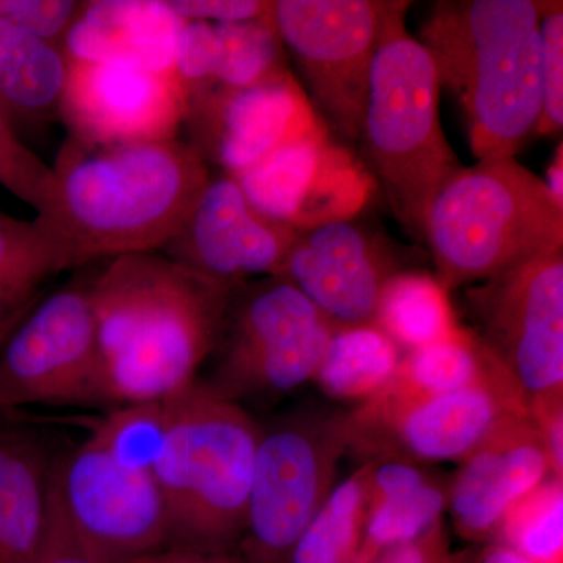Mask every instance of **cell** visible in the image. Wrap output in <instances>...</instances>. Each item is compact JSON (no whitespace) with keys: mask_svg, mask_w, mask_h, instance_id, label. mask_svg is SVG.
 <instances>
[{"mask_svg":"<svg viewBox=\"0 0 563 563\" xmlns=\"http://www.w3.org/2000/svg\"><path fill=\"white\" fill-rule=\"evenodd\" d=\"M54 190L36 217L63 272L141 252H161L188 220L210 180L185 140L84 144L68 139Z\"/></svg>","mask_w":563,"mask_h":563,"instance_id":"1","label":"cell"},{"mask_svg":"<svg viewBox=\"0 0 563 563\" xmlns=\"http://www.w3.org/2000/svg\"><path fill=\"white\" fill-rule=\"evenodd\" d=\"M99 357L113 409L158 402L198 383L232 288L162 252L121 255L88 279Z\"/></svg>","mask_w":563,"mask_h":563,"instance_id":"2","label":"cell"},{"mask_svg":"<svg viewBox=\"0 0 563 563\" xmlns=\"http://www.w3.org/2000/svg\"><path fill=\"white\" fill-rule=\"evenodd\" d=\"M418 41L440 87L461 103L477 162L515 157L536 133L542 102L537 0L433 3Z\"/></svg>","mask_w":563,"mask_h":563,"instance_id":"3","label":"cell"},{"mask_svg":"<svg viewBox=\"0 0 563 563\" xmlns=\"http://www.w3.org/2000/svg\"><path fill=\"white\" fill-rule=\"evenodd\" d=\"M165 402V440L152 474L165 503L168 547L232 553L246 523L261 426L206 384Z\"/></svg>","mask_w":563,"mask_h":563,"instance_id":"4","label":"cell"},{"mask_svg":"<svg viewBox=\"0 0 563 563\" xmlns=\"http://www.w3.org/2000/svg\"><path fill=\"white\" fill-rule=\"evenodd\" d=\"M404 3L388 22L369 73L361 139L363 163L402 228L422 240L426 213L463 165L440 122V81L431 55L406 31Z\"/></svg>","mask_w":563,"mask_h":563,"instance_id":"5","label":"cell"},{"mask_svg":"<svg viewBox=\"0 0 563 563\" xmlns=\"http://www.w3.org/2000/svg\"><path fill=\"white\" fill-rule=\"evenodd\" d=\"M422 242L453 291L563 250V207L515 157L477 162L439 191Z\"/></svg>","mask_w":563,"mask_h":563,"instance_id":"6","label":"cell"},{"mask_svg":"<svg viewBox=\"0 0 563 563\" xmlns=\"http://www.w3.org/2000/svg\"><path fill=\"white\" fill-rule=\"evenodd\" d=\"M331 322L279 276L232 288L207 387L229 401L284 395L313 380Z\"/></svg>","mask_w":563,"mask_h":563,"instance_id":"7","label":"cell"},{"mask_svg":"<svg viewBox=\"0 0 563 563\" xmlns=\"http://www.w3.org/2000/svg\"><path fill=\"white\" fill-rule=\"evenodd\" d=\"M406 2L276 0L273 21L299 85L335 139H361L369 73L388 22Z\"/></svg>","mask_w":563,"mask_h":563,"instance_id":"8","label":"cell"},{"mask_svg":"<svg viewBox=\"0 0 563 563\" xmlns=\"http://www.w3.org/2000/svg\"><path fill=\"white\" fill-rule=\"evenodd\" d=\"M346 454L339 415L292 413L261 428L242 563H288L292 548L333 488Z\"/></svg>","mask_w":563,"mask_h":563,"instance_id":"9","label":"cell"},{"mask_svg":"<svg viewBox=\"0 0 563 563\" xmlns=\"http://www.w3.org/2000/svg\"><path fill=\"white\" fill-rule=\"evenodd\" d=\"M510 413H529L512 377L443 395L380 391L340 413L346 453L368 462L431 465L461 463L493 426Z\"/></svg>","mask_w":563,"mask_h":563,"instance_id":"10","label":"cell"},{"mask_svg":"<svg viewBox=\"0 0 563 563\" xmlns=\"http://www.w3.org/2000/svg\"><path fill=\"white\" fill-rule=\"evenodd\" d=\"M0 404L113 409L88 279L44 292L0 346Z\"/></svg>","mask_w":563,"mask_h":563,"instance_id":"11","label":"cell"},{"mask_svg":"<svg viewBox=\"0 0 563 563\" xmlns=\"http://www.w3.org/2000/svg\"><path fill=\"white\" fill-rule=\"evenodd\" d=\"M466 307L528 406L563 399V250L474 285Z\"/></svg>","mask_w":563,"mask_h":563,"instance_id":"12","label":"cell"},{"mask_svg":"<svg viewBox=\"0 0 563 563\" xmlns=\"http://www.w3.org/2000/svg\"><path fill=\"white\" fill-rule=\"evenodd\" d=\"M52 496L69 525L113 563L168 547L154 474L125 465L92 435L57 454Z\"/></svg>","mask_w":563,"mask_h":563,"instance_id":"13","label":"cell"},{"mask_svg":"<svg viewBox=\"0 0 563 563\" xmlns=\"http://www.w3.org/2000/svg\"><path fill=\"white\" fill-rule=\"evenodd\" d=\"M231 177L252 209L295 232L358 217L376 187L362 158L325 125Z\"/></svg>","mask_w":563,"mask_h":563,"instance_id":"14","label":"cell"},{"mask_svg":"<svg viewBox=\"0 0 563 563\" xmlns=\"http://www.w3.org/2000/svg\"><path fill=\"white\" fill-rule=\"evenodd\" d=\"M321 125L288 68L250 87L207 85L190 92L181 131L207 165L236 176Z\"/></svg>","mask_w":563,"mask_h":563,"instance_id":"15","label":"cell"},{"mask_svg":"<svg viewBox=\"0 0 563 563\" xmlns=\"http://www.w3.org/2000/svg\"><path fill=\"white\" fill-rule=\"evenodd\" d=\"M402 272L395 243L358 214L296 232L277 276L340 331L374 324L385 285Z\"/></svg>","mask_w":563,"mask_h":563,"instance_id":"16","label":"cell"},{"mask_svg":"<svg viewBox=\"0 0 563 563\" xmlns=\"http://www.w3.org/2000/svg\"><path fill=\"white\" fill-rule=\"evenodd\" d=\"M187 103L176 74L124 62H68L58 118L69 139L84 144L176 140Z\"/></svg>","mask_w":563,"mask_h":563,"instance_id":"17","label":"cell"},{"mask_svg":"<svg viewBox=\"0 0 563 563\" xmlns=\"http://www.w3.org/2000/svg\"><path fill=\"white\" fill-rule=\"evenodd\" d=\"M295 235L252 209L233 177L218 173L161 252L203 279L233 288L277 276Z\"/></svg>","mask_w":563,"mask_h":563,"instance_id":"18","label":"cell"},{"mask_svg":"<svg viewBox=\"0 0 563 563\" xmlns=\"http://www.w3.org/2000/svg\"><path fill=\"white\" fill-rule=\"evenodd\" d=\"M548 476L550 457L529 413L506 415L450 481L455 532L468 542H492L510 507Z\"/></svg>","mask_w":563,"mask_h":563,"instance_id":"19","label":"cell"},{"mask_svg":"<svg viewBox=\"0 0 563 563\" xmlns=\"http://www.w3.org/2000/svg\"><path fill=\"white\" fill-rule=\"evenodd\" d=\"M184 24L169 0L81 2L62 52L68 62H124L174 74Z\"/></svg>","mask_w":563,"mask_h":563,"instance_id":"20","label":"cell"},{"mask_svg":"<svg viewBox=\"0 0 563 563\" xmlns=\"http://www.w3.org/2000/svg\"><path fill=\"white\" fill-rule=\"evenodd\" d=\"M57 454L14 412L0 418V563H32L38 553Z\"/></svg>","mask_w":563,"mask_h":563,"instance_id":"21","label":"cell"},{"mask_svg":"<svg viewBox=\"0 0 563 563\" xmlns=\"http://www.w3.org/2000/svg\"><path fill=\"white\" fill-rule=\"evenodd\" d=\"M368 463V507L361 547L352 563H368L385 550L420 539L443 521L450 501V481L424 466Z\"/></svg>","mask_w":563,"mask_h":563,"instance_id":"22","label":"cell"},{"mask_svg":"<svg viewBox=\"0 0 563 563\" xmlns=\"http://www.w3.org/2000/svg\"><path fill=\"white\" fill-rule=\"evenodd\" d=\"M68 60L58 47L0 18V109L13 122L58 117Z\"/></svg>","mask_w":563,"mask_h":563,"instance_id":"23","label":"cell"},{"mask_svg":"<svg viewBox=\"0 0 563 563\" xmlns=\"http://www.w3.org/2000/svg\"><path fill=\"white\" fill-rule=\"evenodd\" d=\"M62 272L60 254L38 217L0 213V346Z\"/></svg>","mask_w":563,"mask_h":563,"instance_id":"24","label":"cell"},{"mask_svg":"<svg viewBox=\"0 0 563 563\" xmlns=\"http://www.w3.org/2000/svg\"><path fill=\"white\" fill-rule=\"evenodd\" d=\"M507 377L512 374L495 352L473 329L462 325L450 339L402 354L390 384L383 391L443 395Z\"/></svg>","mask_w":563,"mask_h":563,"instance_id":"25","label":"cell"},{"mask_svg":"<svg viewBox=\"0 0 563 563\" xmlns=\"http://www.w3.org/2000/svg\"><path fill=\"white\" fill-rule=\"evenodd\" d=\"M374 325L404 354L450 339L462 329L450 291L435 276L413 269L396 274L385 285Z\"/></svg>","mask_w":563,"mask_h":563,"instance_id":"26","label":"cell"},{"mask_svg":"<svg viewBox=\"0 0 563 563\" xmlns=\"http://www.w3.org/2000/svg\"><path fill=\"white\" fill-rule=\"evenodd\" d=\"M402 351L377 325L333 332L313 383L329 398L365 402L390 384Z\"/></svg>","mask_w":563,"mask_h":563,"instance_id":"27","label":"cell"},{"mask_svg":"<svg viewBox=\"0 0 563 563\" xmlns=\"http://www.w3.org/2000/svg\"><path fill=\"white\" fill-rule=\"evenodd\" d=\"M372 465L362 463L329 493L288 563H352L361 547Z\"/></svg>","mask_w":563,"mask_h":563,"instance_id":"28","label":"cell"},{"mask_svg":"<svg viewBox=\"0 0 563 563\" xmlns=\"http://www.w3.org/2000/svg\"><path fill=\"white\" fill-rule=\"evenodd\" d=\"M490 543L533 563H563V479L551 474L515 503Z\"/></svg>","mask_w":563,"mask_h":563,"instance_id":"29","label":"cell"},{"mask_svg":"<svg viewBox=\"0 0 563 563\" xmlns=\"http://www.w3.org/2000/svg\"><path fill=\"white\" fill-rule=\"evenodd\" d=\"M218 63L211 85L242 88L288 69L287 52L273 13L261 20L214 24Z\"/></svg>","mask_w":563,"mask_h":563,"instance_id":"30","label":"cell"},{"mask_svg":"<svg viewBox=\"0 0 563 563\" xmlns=\"http://www.w3.org/2000/svg\"><path fill=\"white\" fill-rule=\"evenodd\" d=\"M166 432V402L129 404L111 409L91 435L125 465L152 473Z\"/></svg>","mask_w":563,"mask_h":563,"instance_id":"31","label":"cell"},{"mask_svg":"<svg viewBox=\"0 0 563 563\" xmlns=\"http://www.w3.org/2000/svg\"><path fill=\"white\" fill-rule=\"evenodd\" d=\"M54 180L52 166L22 143L0 109V185L41 213L49 203Z\"/></svg>","mask_w":563,"mask_h":563,"instance_id":"32","label":"cell"},{"mask_svg":"<svg viewBox=\"0 0 563 563\" xmlns=\"http://www.w3.org/2000/svg\"><path fill=\"white\" fill-rule=\"evenodd\" d=\"M542 46V102L536 133L555 135L563 128V3L537 2Z\"/></svg>","mask_w":563,"mask_h":563,"instance_id":"33","label":"cell"},{"mask_svg":"<svg viewBox=\"0 0 563 563\" xmlns=\"http://www.w3.org/2000/svg\"><path fill=\"white\" fill-rule=\"evenodd\" d=\"M80 7L74 0H0V18L62 51Z\"/></svg>","mask_w":563,"mask_h":563,"instance_id":"34","label":"cell"},{"mask_svg":"<svg viewBox=\"0 0 563 563\" xmlns=\"http://www.w3.org/2000/svg\"><path fill=\"white\" fill-rule=\"evenodd\" d=\"M32 563H113L80 536L54 501L51 490L49 521Z\"/></svg>","mask_w":563,"mask_h":563,"instance_id":"35","label":"cell"},{"mask_svg":"<svg viewBox=\"0 0 563 563\" xmlns=\"http://www.w3.org/2000/svg\"><path fill=\"white\" fill-rule=\"evenodd\" d=\"M173 10L187 22L232 24L261 20L273 13L274 2L265 0H169Z\"/></svg>","mask_w":563,"mask_h":563,"instance_id":"36","label":"cell"},{"mask_svg":"<svg viewBox=\"0 0 563 563\" xmlns=\"http://www.w3.org/2000/svg\"><path fill=\"white\" fill-rule=\"evenodd\" d=\"M450 553L446 526L440 521L420 539L385 550L368 563H443Z\"/></svg>","mask_w":563,"mask_h":563,"instance_id":"37","label":"cell"},{"mask_svg":"<svg viewBox=\"0 0 563 563\" xmlns=\"http://www.w3.org/2000/svg\"><path fill=\"white\" fill-rule=\"evenodd\" d=\"M528 410L550 457L551 474L563 479V399L531 402Z\"/></svg>","mask_w":563,"mask_h":563,"instance_id":"38","label":"cell"},{"mask_svg":"<svg viewBox=\"0 0 563 563\" xmlns=\"http://www.w3.org/2000/svg\"><path fill=\"white\" fill-rule=\"evenodd\" d=\"M124 563H242L235 553H203L187 548L165 547Z\"/></svg>","mask_w":563,"mask_h":563,"instance_id":"39","label":"cell"},{"mask_svg":"<svg viewBox=\"0 0 563 563\" xmlns=\"http://www.w3.org/2000/svg\"><path fill=\"white\" fill-rule=\"evenodd\" d=\"M472 563H533L510 548L499 543H488L483 550L474 551Z\"/></svg>","mask_w":563,"mask_h":563,"instance_id":"40","label":"cell"},{"mask_svg":"<svg viewBox=\"0 0 563 563\" xmlns=\"http://www.w3.org/2000/svg\"><path fill=\"white\" fill-rule=\"evenodd\" d=\"M563 147L562 144L559 146L558 154H555L553 163H551L550 168H548L547 180H544V185H547L548 190H550L551 196H553L554 201L559 203V206L563 207Z\"/></svg>","mask_w":563,"mask_h":563,"instance_id":"41","label":"cell"},{"mask_svg":"<svg viewBox=\"0 0 563 563\" xmlns=\"http://www.w3.org/2000/svg\"><path fill=\"white\" fill-rule=\"evenodd\" d=\"M474 550H463L459 551V553H453L451 551L450 555L444 559L443 563H472L473 562Z\"/></svg>","mask_w":563,"mask_h":563,"instance_id":"42","label":"cell"},{"mask_svg":"<svg viewBox=\"0 0 563 563\" xmlns=\"http://www.w3.org/2000/svg\"><path fill=\"white\" fill-rule=\"evenodd\" d=\"M9 410L3 409L2 404H0V418L5 417V415H9Z\"/></svg>","mask_w":563,"mask_h":563,"instance_id":"43","label":"cell"}]
</instances>
